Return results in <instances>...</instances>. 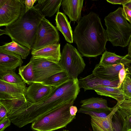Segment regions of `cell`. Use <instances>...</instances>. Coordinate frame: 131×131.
Returning <instances> with one entry per match:
<instances>
[{
    "label": "cell",
    "mask_w": 131,
    "mask_h": 131,
    "mask_svg": "<svg viewBox=\"0 0 131 131\" xmlns=\"http://www.w3.org/2000/svg\"><path fill=\"white\" fill-rule=\"evenodd\" d=\"M124 5L126 6L131 9V2H129Z\"/></svg>",
    "instance_id": "40"
},
{
    "label": "cell",
    "mask_w": 131,
    "mask_h": 131,
    "mask_svg": "<svg viewBox=\"0 0 131 131\" xmlns=\"http://www.w3.org/2000/svg\"><path fill=\"white\" fill-rule=\"evenodd\" d=\"M54 87L41 83H33L27 87L25 95L32 103H35L49 97Z\"/></svg>",
    "instance_id": "10"
},
{
    "label": "cell",
    "mask_w": 131,
    "mask_h": 131,
    "mask_svg": "<svg viewBox=\"0 0 131 131\" xmlns=\"http://www.w3.org/2000/svg\"><path fill=\"white\" fill-rule=\"evenodd\" d=\"M60 46V43L49 45L32 51L31 54L34 58H43L59 62L61 58Z\"/></svg>",
    "instance_id": "13"
},
{
    "label": "cell",
    "mask_w": 131,
    "mask_h": 131,
    "mask_svg": "<svg viewBox=\"0 0 131 131\" xmlns=\"http://www.w3.org/2000/svg\"><path fill=\"white\" fill-rule=\"evenodd\" d=\"M124 66L122 63L108 66H103L99 63L95 66L92 73L103 79L113 80L119 79V72Z\"/></svg>",
    "instance_id": "14"
},
{
    "label": "cell",
    "mask_w": 131,
    "mask_h": 131,
    "mask_svg": "<svg viewBox=\"0 0 131 131\" xmlns=\"http://www.w3.org/2000/svg\"><path fill=\"white\" fill-rule=\"evenodd\" d=\"M70 113L72 116H75L78 112L77 107L75 106L72 105L69 108Z\"/></svg>",
    "instance_id": "37"
},
{
    "label": "cell",
    "mask_w": 131,
    "mask_h": 131,
    "mask_svg": "<svg viewBox=\"0 0 131 131\" xmlns=\"http://www.w3.org/2000/svg\"><path fill=\"white\" fill-rule=\"evenodd\" d=\"M130 2H131V1H130Z\"/></svg>",
    "instance_id": "43"
},
{
    "label": "cell",
    "mask_w": 131,
    "mask_h": 131,
    "mask_svg": "<svg viewBox=\"0 0 131 131\" xmlns=\"http://www.w3.org/2000/svg\"><path fill=\"white\" fill-rule=\"evenodd\" d=\"M0 49L20 56L25 59L30 53V50L13 40L0 47Z\"/></svg>",
    "instance_id": "23"
},
{
    "label": "cell",
    "mask_w": 131,
    "mask_h": 131,
    "mask_svg": "<svg viewBox=\"0 0 131 131\" xmlns=\"http://www.w3.org/2000/svg\"><path fill=\"white\" fill-rule=\"evenodd\" d=\"M122 14L126 19L131 23V9L125 5H123Z\"/></svg>",
    "instance_id": "31"
},
{
    "label": "cell",
    "mask_w": 131,
    "mask_h": 131,
    "mask_svg": "<svg viewBox=\"0 0 131 131\" xmlns=\"http://www.w3.org/2000/svg\"><path fill=\"white\" fill-rule=\"evenodd\" d=\"M119 88L122 90L126 99H131V78L129 74H126Z\"/></svg>",
    "instance_id": "30"
},
{
    "label": "cell",
    "mask_w": 131,
    "mask_h": 131,
    "mask_svg": "<svg viewBox=\"0 0 131 131\" xmlns=\"http://www.w3.org/2000/svg\"><path fill=\"white\" fill-rule=\"evenodd\" d=\"M38 3L34 6L38 9L45 17H51L59 12V8L62 0H38Z\"/></svg>",
    "instance_id": "19"
},
{
    "label": "cell",
    "mask_w": 131,
    "mask_h": 131,
    "mask_svg": "<svg viewBox=\"0 0 131 131\" xmlns=\"http://www.w3.org/2000/svg\"><path fill=\"white\" fill-rule=\"evenodd\" d=\"M111 111L105 112L100 110L81 107L78 112L89 115L91 117L105 118Z\"/></svg>",
    "instance_id": "29"
},
{
    "label": "cell",
    "mask_w": 131,
    "mask_h": 131,
    "mask_svg": "<svg viewBox=\"0 0 131 131\" xmlns=\"http://www.w3.org/2000/svg\"><path fill=\"white\" fill-rule=\"evenodd\" d=\"M127 54L131 59V39L128 45V53Z\"/></svg>",
    "instance_id": "38"
},
{
    "label": "cell",
    "mask_w": 131,
    "mask_h": 131,
    "mask_svg": "<svg viewBox=\"0 0 131 131\" xmlns=\"http://www.w3.org/2000/svg\"><path fill=\"white\" fill-rule=\"evenodd\" d=\"M128 74H129L130 77L131 78V65H130L128 67Z\"/></svg>",
    "instance_id": "39"
},
{
    "label": "cell",
    "mask_w": 131,
    "mask_h": 131,
    "mask_svg": "<svg viewBox=\"0 0 131 131\" xmlns=\"http://www.w3.org/2000/svg\"><path fill=\"white\" fill-rule=\"evenodd\" d=\"M10 119L8 117L0 122V131H4L11 124Z\"/></svg>",
    "instance_id": "33"
},
{
    "label": "cell",
    "mask_w": 131,
    "mask_h": 131,
    "mask_svg": "<svg viewBox=\"0 0 131 131\" xmlns=\"http://www.w3.org/2000/svg\"><path fill=\"white\" fill-rule=\"evenodd\" d=\"M30 102L25 96L12 99H0V104L7 110V116L24 108Z\"/></svg>",
    "instance_id": "20"
},
{
    "label": "cell",
    "mask_w": 131,
    "mask_h": 131,
    "mask_svg": "<svg viewBox=\"0 0 131 131\" xmlns=\"http://www.w3.org/2000/svg\"><path fill=\"white\" fill-rule=\"evenodd\" d=\"M37 1V0H25V4L26 8V12L34 7L33 6L34 4Z\"/></svg>",
    "instance_id": "36"
},
{
    "label": "cell",
    "mask_w": 131,
    "mask_h": 131,
    "mask_svg": "<svg viewBox=\"0 0 131 131\" xmlns=\"http://www.w3.org/2000/svg\"><path fill=\"white\" fill-rule=\"evenodd\" d=\"M106 1L113 4H121L123 5L130 2L131 0H107Z\"/></svg>",
    "instance_id": "35"
},
{
    "label": "cell",
    "mask_w": 131,
    "mask_h": 131,
    "mask_svg": "<svg viewBox=\"0 0 131 131\" xmlns=\"http://www.w3.org/2000/svg\"><path fill=\"white\" fill-rule=\"evenodd\" d=\"M99 95L113 98L117 102L126 99L122 90L120 88L98 86L92 89Z\"/></svg>",
    "instance_id": "22"
},
{
    "label": "cell",
    "mask_w": 131,
    "mask_h": 131,
    "mask_svg": "<svg viewBox=\"0 0 131 131\" xmlns=\"http://www.w3.org/2000/svg\"><path fill=\"white\" fill-rule=\"evenodd\" d=\"M118 107L119 103L117 102L112 111L105 118L91 117V124L93 131H114L112 119Z\"/></svg>",
    "instance_id": "16"
},
{
    "label": "cell",
    "mask_w": 131,
    "mask_h": 131,
    "mask_svg": "<svg viewBox=\"0 0 131 131\" xmlns=\"http://www.w3.org/2000/svg\"><path fill=\"white\" fill-rule=\"evenodd\" d=\"M80 88H83L84 91L98 86L118 88L119 78L113 80L101 79L92 73L84 78L80 77L78 79Z\"/></svg>",
    "instance_id": "11"
},
{
    "label": "cell",
    "mask_w": 131,
    "mask_h": 131,
    "mask_svg": "<svg viewBox=\"0 0 131 131\" xmlns=\"http://www.w3.org/2000/svg\"><path fill=\"white\" fill-rule=\"evenodd\" d=\"M83 0H63L62 8L70 21L78 22L81 19Z\"/></svg>",
    "instance_id": "15"
},
{
    "label": "cell",
    "mask_w": 131,
    "mask_h": 131,
    "mask_svg": "<svg viewBox=\"0 0 131 131\" xmlns=\"http://www.w3.org/2000/svg\"><path fill=\"white\" fill-rule=\"evenodd\" d=\"M0 80L11 83H18L23 82L19 75L14 70H8L0 72Z\"/></svg>",
    "instance_id": "27"
},
{
    "label": "cell",
    "mask_w": 131,
    "mask_h": 131,
    "mask_svg": "<svg viewBox=\"0 0 131 131\" xmlns=\"http://www.w3.org/2000/svg\"><path fill=\"white\" fill-rule=\"evenodd\" d=\"M81 107L107 112L112 111V108L108 107L106 100L101 98L92 97L81 100Z\"/></svg>",
    "instance_id": "21"
},
{
    "label": "cell",
    "mask_w": 131,
    "mask_h": 131,
    "mask_svg": "<svg viewBox=\"0 0 131 131\" xmlns=\"http://www.w3.org/2000/svg\"><path fill=\"white\" fill-rule=\"evenodd\" d=\"M130 25L131 26V23H130Z\"/></svg>",
    "instance_id": "42"
},
{
    "label": "cell",
    "mask_w": 131,
    "mask_h": 131,
    "mask_svg": "<svg viewBox=\"0 0 131 131\" xmlns=\"http://www.w3.org/2000/svg\"><path fill=\"white\" fill-rule=\"evenodd\" d=\"M69 79L68 74L64 70L54 74L41 83L56 87Z\"/></svg>",
    "instance_id": "26"
},
{
    "label": "cell",
    "mask_w": 131,
    "mask_h": 131,
    "mask_svg": "<svg viewBox=\"0 0 131 131\" xmlns=\"http://www.w3.org/2000/svg\"><path fill=\"white\" fill-rule=\"evenodd\" d=\"M30 60L35 74L34 83H42L54 74L64 70L59 62L32 56Z\"/></svg>",
    "instance_id": "8"
},
{
    "label": "cell",
    "mask_w": 131,
    "mask_h": 131,
    "mask_svg": "<svg viewBox=\"0 0 131 131\" xmlns=\"http://www.w3.org/2000/svg\"><path fill=\"white\" fill-rule=\"evenodd\" d=\"M26 83H11L0 80V99H15L25 96Z\"/></svg>",
    "instance_id": "9"
},
{
    "label": "cell",
    "mask_w": 131,
    "mask_h": 131,
    "mask_svg": "<svg viewBox=\"0 0 131 131\" xmlns=\"http://www.w3.org/2000/svg\"><path fill=\"white\" fill-rule=\"evenodd\" d=\"M75 99H72L39 117L32 123L34 131H53L65 127L75 118L71 115L70 107L73 105Z\"/></svg>",
    "instance_id": "3"
},
{
    "label": "cell",
    "mask_w": 131,
    "mask_h": 131,
    "mask_svg": "<svg viewBox=\"0 0 131 131\" xmlns=\"http://www.w3.org/2000/svg\"><path fill=\"white\" fill-rule=\"evenodd\" d=\"M73 32V40L83 56L95 57L106 50L108 40L99 15L93 12L81 17Z\"/></svg>",
    "instance_id": "1"
},
{
    "label": "cell",
    "mask_w": 131,
    "mask_h": 131,
    "mask_svg": "<svg viewBox=\"0 0 131 131\" xmlns=\"http://www.w3.org/2000/svg\"><path fill=\"white\" fill-rule=\"evenodd\" d=\"M7 113V110L5 107L0 104V122L8 117Z\"/></svg>",
    "instance_id": "34"
},
{
    "label": "cell",
    "mask_w": 131,
    "mask_h": 131,
    "mask_svg": "<svg viewBox=\"0 0 131 131\" xmlns=\"http://www.w3.org/2000/svg\"><path fill=\"white\" fill-rule=\"evenodd\" d=\"M122 9L119 7L104 19L108 40L114 46L126 47L131 39V26L123 15Z\"/></svg>",
    "instance_id": "4"
},
{
    "label": "cell",
    "mask_w": 131,
    "mask_h": 131,
    "mask_svg": "<svg viewBox=\"0 0 131 131\" xmlns=\"http://www.w3.org/2000/svg\"><path fill=\"white\" fill-rule=\"evenodd\" d=\"M127 67L124 66L120 70L119 74L118 77L119 79V86L118 88H119L121 84L124 81L127 74H128L127 70Z\"/></svg>",
    "instance_id": "32"
},
{
    "label": "cell",
    "mask_w": 131,
    "mask_h": 131,
    "mask_svg": "<svg viewBox=\"0 0 131 131\" xmlns=\"http://www.w3.org/2000/svg\"><path fill=\"white\" fill-rule=\"evenodd\" d=\"M18 74L23 81L29 85L34 83L35 74L31 61L26 65L19 67Z\"/></svg>",
    "instance_id": "25"
},
{
    "label": "cell",
    "mask_w": 131,
    "mask_h": 131,
    "mask_svg": "<svg viewBox=\"0 0 131 131\" xmlns=\"http://www.w3.org/2000/svg\"><path fill=\"white\" fill-rule=\"evenodd\" d=\"M120 63L124 64L125 67H128L131 64V59L128 54L120 56L114 53L105 50L102 54L99 64L103 66H108Z\"/></svg>",
    "instance_id": "17"
},
{
    "label": "cell",
    "mask_w": 131,
    "mask_h": 131,
    "mask_svg": "<svg viewBox=\"0 0 131 131\" xmlns=\"http://www.w3.org/2000/svg\"><path fill=\"white\" fill-rule=\"evenodd\" d=\"M113 125L116 131H131V115L123 118L116 111Z\"/></svg>",
    "instance_id": "24"
},
{
    "label": "cell",
    "mask_w": 131,
    "mask_h": 131,
    "mask_svg": "<svg viewBox=\"0 0 131 131\" xmlns=\"http://www.w3.org/2000/svg\"><path fill=\"white\" fill-rule=\"evenodd\" d=\"M56 28L63 35L65 40L70 43L73 42V31L67 17L63 13H57L55 18Z\"/></svg>",
    "instance_id": "18"
},
{
    "label": "cell",
    "mask_w": 131,
    "mask_h": 131,
    "mask_svg": "<svg viewBox=\"0 0 131 131\" xmlns=\"http://www.w3.org/2000/svg\"><path fill=\"white\" fill-rule=\"evenodd\" d=\"M82 56L70 44L67 43L64 46L59 63L67 73L70 79L78 78L84 69L86 65Z\"/></svg>",
    "instance_id": "5"
},
{
    "label": "cell",
    "mask_w": 131,
    "mask_h": 131,
    "mask_svg": "<svg viewBox=\"0 0 131 131\" xmlns=\"http://www.w3.org/2000/svg\"><path fill=\"white\" fill-rule=\"evenodd\" d=\"M23 62L20 56L0 49V72L15 70L21 66Z\"/></svg>",
    "instance_id": "12"
},
{
    "label": "cell",
    "mask_w": 131,
    "mask_h": 131,
    "mask_svg": "<svg viewBox=\"0 0 131 131\" xmlns=\"http://www.w3.org/2000/svg\"><path fill=\"white\" fill-rule=\"evenodd\" d=\"M45 17L34 6L24 12L19 19L12 24L0 29V35L5 34L22 46L31 50L36 36L37 28Z\"/></svg>",
    "instance_id": "2"
},
{
    "label": "cell",
    "mask_w": 131,
    "mask_h": 131,
    "mask_svg": "<svg viewBox=\"0 0 131 131\" xmlns=\"http://www.w3.org/2000/svg\"><path fill=\"white\" fill-rule=\"evenodd\" d=\"M63 131H69L68 130H64Z\"/></svg>",
    "instance_id": "41"
},
{
    "label": "cell",
    "mask_w": 131,
    "mask_h": 131,
    "mask_svg": "<svg viewBox=\"0 0 131 131\" xmlns=\"http://www.w3.org/2000/svg\"><path fill=\"white\" fill-rule=\"evenodd\" d=\"M117 112L123 118L131 115V99H125L118 102Z\"/></svg>",
    "instance_id": "28"
},
{
    "label": "cell",
    "mask_w": 131,
    "mask_h": 131,
    "mask_svg": "<svg viewBox=\"0 0 131 131\" xmlns=\"http://www.w3.org/2000/svg\"><path fill=\"white\" fill-rule=\"evenodd\" d=\"M59 34L57 28L45 17L37 28L35 40L31 51L59 44Z\"/></svg>",
    "instance_id": "6"
},
{
    "label": "cell",
    "mask_w": 131,
    "mask_h": 131,
    "mask_svg": "<svg viewBox=\"0 0 131 131\" xmlns=\"http://www.w3.org/2000/svg\"><path fill=\"white\" fill-rule=\"evenodd\" d=\"M25 0H0V26L14 23L26 11Z\"/></svg>",
    "instance_id": "7"
}]
</instances>
